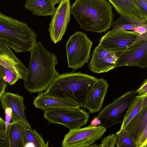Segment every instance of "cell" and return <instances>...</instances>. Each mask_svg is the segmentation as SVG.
Returning <instances> with one entry per match:
<instances>
[{
	"mask_svg": "<svg viewBox=\"0 0 147 147\" xmlns=\"http://www.w3.org/2000/svg\"><path fill=\"white\" fill-rule=\"evenodd\" d=\"M71 14L86 31L105 32L113 20L112 6L106 0H76L71 6Z\"/></svg>",
	"mask_w": 147,
	"mask_h": 147,
	"instance_id": "cell-2",
	"label": "cell"
},
{
	"mask_svg": "<svg viewBox=\"0 0 147 147\" xmlns=\"http://www.w3.org/2000/svg\"><path fill=\"white\" fill-rule=\"evenodd\" d=\"M136 96L135 91L131 90L105 107L96 116L100 121V125L107 128L118 123L122 124Z\"/></svg>",
	"mask_w": 147,
	"mask_h": 147,
	"instance_id": "cell-7",
	"label": "cell"
},
{
	"mask_svg": "<svg viewBox=\"0 0 147 147\" xmlns=\"http://www.w3.org/2000/svg\"><path fill=\"white\" fill-rule=\"evenodd\" d=\"M24 134L26 143H31L35 147H44L45 145L43 138L35 129L25 127Z\"/></svg>",
	"mask_w": 147,
	"mask_h": 147,
	"instance_id": "cell-24",
	"label": "cell"
},
{
	"mask_svg": "<svg viewBox=\"0 0 147 147\" xmlns=\"http://www.w3.org/2000/svg\"><path fill=\"white\" fill-rule=\"evenodd\" d=\"M6 115V126L7 130L8 126L12 118V111L10 108H7L4 110Z\"/></svg>",
	"mask_w": 147,
	"mask_h": 147,
	"instance_id": "cell-30",
	"label": "cell"
},
{
	"mask_svg": "<svg viewBox=\"0 0 147 147\" xmlns=\"http://www.w3.org/2000/svg\"><path fill=\"white\" fill-rule=\"evenodd\" d=\"M0 78L10 86H12L20 79L14 73L0 65Z\"/></svg>",
	"mask_w": 147,
	"mask_h": 147,
	"instance_id": "cell-25",
	"label": "cell"
},
{
	"mask_svg": "<svg viewBox=\"0 0 147 147\" xmlns=\"http://www.w3.org/2000/svg\"><path fill=\"white\" fill-rule=\"evenodd\" d=\"M146 129L147 102L144 104L138 113L122 129L137 144L142 133Z\"/></svg>",
	"mask_w": 147,
	"mask_h": 147,
	"instance_id": "cell-17",
	"label": "cell"
},
{
	"mask_svg": "<svg viewBox=\"0 0 147 147\" xmlns=\"http://www.w3.org/2000/svg\"><path fill=\"white\" fill-rule=\"evenodd\" d=\"M24 147H35L34 144L30 142H26L25 143Z\"/></svg>",
	"mask_w": 147,
	"mask_h": 147,
	"instance_id": "cell-33",
	"label": "cell"
},
{
	"mask_svg": "<svg viewBox=\"0 0 147 147\" xmlns=\"http://www.w3.org/2000/svg\"><path fill=\"white\" fill-rule=\"evenodd\" d=\"M0 65L24 80L27 74V68L11 50L5 40L0 38Z\"/></svg>",
	"mask_w": 147,
	"mask_h": 147,
	"instance_id": "cell-13",
	"label": "cell"
},
{
	"mask_svg": "<svg viewBox=\"0 0 147 147\" xmlns=\"http://www.w3.org/2000/svg\"><path fill=\"white\" fill-rule=\"evenodd\" d=\"M49 141H47L44 147H49Z\"/></svg>",
	"mask_w": 147,
	"mask_h": 147,
	"instance_id": "cell-35",
	"label": "cell"
},
{
	"mask_svg": "<svg viewBox=\"0 0 147 147\" xmlns=\"http://www.w3.org/2000/svg\"><path fill=\"white\" fill-rule=\"evenodd\" d=\"M36 37L25 23L0 12V38L15 52L30 51L36 43Z\"/></svg>",
	"mask_w": 147,
	"mask_h": 147,
	"instance_id": "cell-4",
	"label": "cell"
},
{
	"mask_svg": "<svg viewBox=\"0 0 147 147\" xmlns=\"http://www.w3.org/2000/svg\"><path fill=\"white\" fill-rule=\"evenodd\" d=\"M143 24L126 16L121 15L115 21L112 23L111 27L113 29L111 30L115 31L120 29L131 30L139 34Z\"/></svg>",
	"mask_w": 147,
	"mask_h": 147,
	"instance_id": "cell-21",
	"label": "cell"
},
{
	"mask_svg": "<svg viewBox=\"0 0 147 147\" xmlns=\"http://www.w3.org/2000/svg\"><path fill=\"white\" fill-rule=\"evenodd\" d=\"M142 40H147V32L140 34L134 31L111 30L102 37L98 45L115 53L125 50L135 42Z\"/></svg>",
	"mask_w": 147,
	"mask_h": 147,
	"instance_id": "cell-8",
	"label": "cell"
},
{
	"mask_svg": "<svg viewBox=\"0 0 147 147\" xmlns=\"http://www.w3.org/2000/svg\"><path fill=\"white\" fill-rule=\"evenodd\" d=\"M121 15H124L140 23L147 22V16L142 11L134 0H108Z\"/></svg>",
	"mask_w": 147,
	"mask_h": 147,
	"instance_id": "cell-15",
	"label": "cell"
},
{
	"mask_svg": "<svg viewBox=\"0 0 147 147\" xmlns=\"http://www.w3.org/2000/svg\"><path fill=\"white\" fill-rule=\"evenodd\" d=\"M0 147H9L5 121L0 116Z\"/></svg>",
	"mask_w": 147,
	"mask_h": 147,
	"instance_id": "cell-26",
	"label": "cell"
},
{
	"mask_svg": "<svg viewBox=\"0 0 147 147\" xmlns=\"http://www.w3.org/2000/svg\"><path fill=\"white\" fill-rule=\"evenodd\" d=\"M100 121L96 117H95L92 121L90 125L92 126H96L100 125Z\"/></svg>",
	"mask_w": 147,
	"mask_h": 147,
	"instance_id": "cell-32",
	"label": "cell"
},
{
	"mask_svg": "<svg viewBox=\"0 0 147 147\" xmlns=\"http://www.w3.org/2000/svg\"><path fill=\"white\" fill-rule=\"evenodd\" d=\"M25 127L19 121L12 120L7 129L9 147H24Z\"/></svg>",
	"mask_w": 147,
	"mask_h": 147,
	"instance_id": "cell-20",
	"label": "cell"
},
{
	"mask_svg": "<svg viewBox=\"0 0 147 147\" xmlns=\"http://www.w3.org/2000/svg\"><path fill=\"white\" fill-rule=\"evenodd\" d=\"M92 44L87 35L80 31L71 36L66 45L68 67L74 71L88 63Z\"/></svg>",
	"mask_w": 147,
	"mask_h": 147,
	"instance_id": "cell-5",
	"label": "cell"
},
{
	"mask_svg": "<svg viewBox=\"0 0 147 147\" xmlns=\"http://www.w3.org/2000/svg\"><path fill=\"white\" fill-rule=\"evenodd\" d=\"M117 59L115 68L122 66L147 67V40L137 41L125 50L115 53Z\"/></svg>",
	"mask_w": 147,
	"mask_h": 147,
	"instance_id": "cell-10",
	"label": "cell"
},
{
	"mask_svg": "<svg viewBox=\"0 0 147 147\" xmlns=\"http://www.w3.org/2000/svg\"><path fill=\"white\" fill-rule=\"evenodd\" d=\"M109 84L102 78L97 79L89 96L86 108L90 113L97 112L101 109Z\"/></svg>",
	"mask_w": 147,
	"mask_h": 147,
	"instance_id": "cell-16",
	"label": "cell"
},
{
	"mask_svg": "<svg viewBox=\"0 0 147 147\" xmlns=\"http://www.w3.org/2000/svg\"><path fill=\"white\" fill-rule=\"evenodd\" d=\"M61 0H28L24 7L30 10L33 15L52 16L57 7L55 5L59 3Z\"/></svg>",
	"mask_w": 147,
	"mask_h": 147,
	"instance_id": "cell-19",
	"label": "cell"
},
{
	"mask_svg": "<svg viewBox=\"0 0 147 147\" xmlns=\"http://www.w3.org/2000/svg\"><path fill=\"white\" fill-rule=\"evenodd\" d=\"M101 146L102 144L101 143L99 145H98L96 144H94L87 147H101Z\"/></svg>",
	"mask_w": 147,
	"mask_h": 147,
	"instance_id": "cell-34",
	"label": "cell"
},
{
	"mask_svg": "<svg viewBox=\"0 0 147 147\" xmlns=\"http://www.w3.org/2000/svg\"><path fill=\"white\" fill-rule=\"evenodd\" d=\"M97 79L88 74L67 72L59 74L45 93L58 98L69 100L86 108L92 87Z\"/></svg>",
	"mask_w": 147,
	"mask_h": 147,
	"instance_id": "cell-3",
	"label": "cell"
},
{
	"mask_svg": "<svg viewBox=\"0 0 147 147\" xmlns=\"http://www.w3.org/2000/svg\"><path fill=\"white\" fill-rule=\"evenodd\" d=\"M115 135L112 134L103 138L101 142V147H115Z\"/></svg>",
	"mask_w": 147,
	"mask_h": 147,
	"instance_id": "cell-27",
	"label": "cell"
},
{
	"mask_svg": "<svg viewBox=\"0 0 147 147\" xmlns=\"http://www.w3.org/2000/svg\"><path fill=\"white\" fill-rule=\"evenodd\" d=\"M33 104L36 108L43 111L52 108L81 107L79 104L71 100L55 98L42 92L39 93L34 98Z\"/></svg>",
	"mask_w": 147,
	"mask_h": 147,
	"instance_id": "cell-18",
	"label": "cell"
},
{
	"mask_svg": "<svg viewBox=\"0 0 147 147\" xmlns=\"http://www.w3.org/2000/svg\"><path fill=\"white\" fill-rule=\"evenodd\" d=\"M140 96L147 95V80L146 79L143 82L140 87L135 91Z\"/></svg>",
	"mask_w": 147,
	"mask_h": 147,
	"instance_id": "cell-28",
	"label": "cell"
},
{
	"mask_svg": "<svg viewBox=\"0 0 147 147\" xmlns=\"http://www.w3.org/2000/svg\"><path fill=\"white\" fill-rule=\"evenodd\" d=\"M30 53L24 86L30 93H39L46 91L59 75L55 69L58 62L55 54L49 52L40 42L36 43Z\"/></svg>",
	"mask_w": 147,
	"mask_h": 147,
	"instance_id": "cell-1",
	"label": "cell"
},
{
	"mask_svg": "<svg viewBox=\"0 0 147 147\" xmlns=\"http://www.w3.org/2000/svg\"><path fill=\"white\" fill-rule=\"evenodd\" d=\"M43 111L44 117L49 124L62 125L69 130L81 128L90 117L88 113L79 107L52 108Z\"/></svg>",
	"mask_w": 147,
	"mask_h": 147,
	"instance_id": "cell-6",
	"label": "cell"
},
{
	"mask_svg": "<svg viewBox=\"0 0 147 147\" xmlns=\"http://www.w3.org/2000/svg\"><path fill=\"white\" fill-rule=\"evenodd\" d=\"M115 135L116 147H138L137 143L123 129L120 130Z\"/></svg>",
	"mask_w": 147,
	"mask_h": 147,
	"instance_id": "cell-23",
	"label": "cell"
},
{
	"mask_svg": "<svg viewBox=\"0 0 147 147\" xmlns=\"http://www.w3.org/2000/svg\"><path fill=\"white\" fill-rule=\"evenodd\" d=\"M7 85V82H5L2 78H0V100H1L3 96L5 93Z\"/></svg>",
	"mask_w": 147,
	"mask_h": 147,
	"instance_id": "cell-31",
	"label": "cell"
},
{
	"mask_svg": "<svg viewBox=\"0 0 147 147\" xmlns=\"http://www.w3.org/2000/svg\"><path fill=\"white\" fill-rule=\"evenodd\" d=\"M106 130L104 127L90 125L69 130L61 144L62 147H87L100 139Z\"/></svg>",
	"mask_w": 147,
	"mask_h": 147,
	"instance_id": "cell-9",
	"label": "cell"
},
{
	"mask_svg": "<svg viewBox=\"0 0 147 147\" xmlns=\"http://www.w3.org/2000/svg\"><path fill=\"white\" fill-rule=\"evenodd\" d=\"M145 147H147V146H145Z\"/></svg>",
	"mask_w": 147,
	"mask_h": 147,
	"instance_id": "cell-36",
	"label": "cell"
},
{
	"mask_svg": "<svg viewBox=\"0 0 147 147\" xmlns=\"http://www.w3.org/2000/svg\"><path fill=\"white\" fill-rule=\"evenodd\" d=\"M71 5L69 0H61L51 16L48 29L51 40L56 44L62 40L70 21Z\"/></svg>",
	"mask_w": 147,
	"mask_h": 147,
	"instance_id": "cell-11",
	"label": "cell"
},
{
	"mask_svg": "<svg viewBox=\"0 0 147 147\" xmlns=\"http://www.w3.org/2000/svg\"><path fill=\"white\" fill-rule=\"evenodd\" d=\"M140 8L147 16V0H134Z\"/></svg>",
	"mask_w": 147,
	"mask_h": 147,
	"instance_id": "cell-29",
	"label": "cell"
},
{
	"mask_svg": "<svg viewBox=\"0 0 147 147\" xmlns=\"http://www.w3.org/2000/svg\"><path fill=\"white\" fill-rule=\"evenodd\" d=\"M117 59L115 53L98 45L92 53L88 67L94 73L107 72L115 68Z\"/></svg>",
	"mask_w": 147,
	"mask_h": 147,
	"instance_id": "cell-12",
	"label": "cell"
},
{
	"mask_svg": "<svg viewBox=\"0 0 147 147\" xmlns=\"http://www.w3.org/2000/svg\"><path fill=\"white\" fill-rule=\"evenodd\" d=\"M147 102V95L136 96L129 108L120 130L124 128L138 113L145 103Z\"/></svg>",
	"mask_w": 147,
	"mask_h": 147,
	"instance_id": "cell-22",
	"label": "cell"
},
{
	"mask_svg": "<svg viewBox=\"0 0 147 147\" xmlns=\"http://www.w3.org/2000/svg\"><path fill=\"white\" fill-rule=\"evenodd\" d=\"M1 107L4 110L10 108L12 111V120H17L26 127L31 128L24 113L26 109L22 96L9 92H5L1 100Z\"/></svg>",
	"mask_w": 147,
	"mask_h": 147,
	"instance_id": "cell-14",
	"label": "cell"
}]
</instances>
